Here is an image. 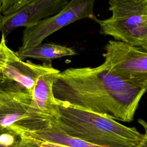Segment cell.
<instances>
[{"instance_id": "cell-10", "label": "cell", "mask_w": 147, "mask_h": 147, "mask_svg": "<svg viewBox=\"0 0 147 147\" xmlns=\"http://www.w3.org/2000/svg\"><path fill=\"white\" fill-rule=\"evenodd\" d=\"M16 52L21 60L31 58L49 61L64 56H73L76 53L72 48L53 43H41L26 48L21 47Z\"/></svg>"}, {"instance_id": "cell-6", "label": "cell", "mask_w": 147, "mask_h": 147, "mask_svg": "<svg viewBox=\"0 0 147 147\" xmlns=\"http://www.w3.org/2000/svg\"><path fill=\"white\" fill-rule=\"evenodd\" d=\"M95 0H71L57 14L25 27L22 37V48H31L41 43L47 37L76 21L89 18L95 22L97 18L93 7Z\"/></svg>"}, {"instance_id": "cell-18", "label": "cell", "mask_w": 147, "mask_h": 147, "mask_svg": "<svg viewBox=\"0 0 147 147\" xmlns=\"http://www.w3.org/2000/svg\"><path fill=\"white\" fill-rule=\"evenodd\" d=\"M5 25V17L3 14L2 4L1 0H0V32H2Z\"/></svg>"}, {"instance_id": "cell-7", "label": "cell", "mask_w": 147, "mask_h": 147, "mask_svg": "<svg viewBox=\"0 0 147 147\" xmlns=\"http://www.w3.org/2000/svg\"><path fill=\"white\" fill-rule=\"evenodd\" d=\"M68 0H33L15 11L5 16L2 34L5 37L16 28L27 27L61 11Z\"/></svg>"}, {"instance_id": "cell-5", "label": "cell", "mask_w": 147, "mask_h": 147, "mask_svg": "<svg viewBox=\"0 0 147 147\" xmlns=\"http://www.w3.org/2000/svg\"><path fill=\"white\" fill-rule=\"evenodd\" d=\"M102 63L106 69L122 79L145 88L147 85V51L115 40L104 48Z\"/></svg>"}, {"instance_id": "cell-21", "label": "cell", "mask_w": 147, "mask_h": 147, "mask_svg": "<svg viewBox=\"0 0 147 147\" xmlns=\"http://www.w3.org/2000/svg\"><path fill=\"white\" fill-rule=\"evenodd\" d=\"M141 48H144V49H145L146 51H147V44H146V45H144V46H143V47H142Z\"/></svg>"}, {"instance_id": "cell-12", "label": "cell", "mask_w": 147, "mask_h": 147, "mask_svg": "<svg viewBox=\"0 0 147 147\" xmlns=\"http://www.w3.org/2000/svg\"><path fill=\"white\" fill-rule=\"evenodd\" d=\"M25 133L16 127L0 130V147H20Z\"/></svg>"}, {"instance_id": "cell-13", "label": "cell", "mask_w": 147, "mask_h": 147, "mask_svg": "<svg viewBox=\"0 0 147 147\" xmlns=\"http://www.w3.org/2000/svg\"><path fill=\"white\" fill-rule=\"evenodd\" d=\"M20 58L16 52L7 47L5 41V37L2 34L0 41V75L4 72L10 63Z\"/></svg>"}, {"instance_id": "cell-15", "label": "cell", "mask_w": 147, "mask_h": 147, "mask_svg": "<svg viewBox=\"0 0 147 147\" xmlns=\"http://www.w3.org/2000/svg\"><path fill=\"white\" fill-rule=\"evenodd\" d=\"M22 0H1L3 16L11 13Z\"/></svg>"}, {"instance_id": "cell-2", "label": "cell", "mask_w": 147, "mask_h": 147, "mask_svg": "<svg viewBox=\"0 0 147 147\" xmlns=\"http://www.w3.org/2000/svg\"><path fill=\"white\" fill-rule=\"evenodd\" d=\"M56 126L64 133L103 147H136L143 134L106 116L71 106H59Z\"/></svg>"}, {"instance_id": "cell-14", "label": "cell", "mask_w": 147, "mask_h": 147, "mask_svg": "<svg viewBox=\"0 0 147 147\" xmlns=\"http://www.w3.org/2000/svg\"><path fill=\"white\" fill-rule=\"evenodd\" d=\"M20 147H41L40 140L34 138L29 134L25 133Z\"/></svg>"}, {"instance_id": "cell-16", "label": "cell", "mask_w": 147, "mask_h": 147, "mask_svg": "<svg viewBox=\"0 0 147 147\" xmlns=\"http://www.w3.org/2000/svg\"><path fill=\"white\" fill-rule=\"evenodd\" d=\"M40 141V145L41 147H71L67 145H65L63 144H59V143H55L51 142L48 141Z\"/></svg>"}, {"instance_id": "cell-19", "label": "cell", "mask_w": 147, "mask_h": 147, "mask_svg": "<svg viewBox=\"0 0 147 147\" xmlns=\"http://www.w3.org/2000/svg\"><path fill=\"white\" fill-rule=\"evenodd\" d=\"M32 1H33V0H22V1H21V2L19 3V5L14 9V10H13L11 13L15 11L16 10H18V9H20V8L21 7H22V6H24V5H25V4H26V3H28L30 2H31ZM7 15H8V14H7Z\"/></svg>"}, {"instance_id": "cell-20", "label": "cell", "mask_w": 147, "mask_h": 147, "mask_svg": "<svg viewBox=\"0 0 147 147\" xmlns=\"http://www.w3.org/2000/svg\"><path fill=\"white\" fill-rule=\"evenodd\" d=\"M136 147H147V144L142 140V141Z\"/></svg>"}, {"instance_id": "cell-23", "label": "cell", "mask_w": 147, "mask_h": 147, "mask_svg": "<svg viewBox=\"0 0 147 147\" xmlns=\"http://www.w3.org/2000/svg\"><path fill=\"white\" fill-rule=\"evenodd\" d=\"M145 89H146V92H147V85L145 86Z\"/></svg>"}, {"instance_id": "cell-9", "label": "cell", "mask_w": 147, "mask_h": 147, "mask_svg": "<svg viewBox=\"0 0 147 147\" xmlns=\"http://www.w3.org/2000/svg\"><path fill=\"white\" fill-rule=\"evenodd\" d=\"M56 73L44 75L38 79L32 92L30 105L34 111L53 125H56L59 117V106L62 104L55 98L53 91L55 75Z\"/></svg>"}, {"instance_id": "cell-1", "label": "cell", "mask_w": 147, "mask_h": 147, "mask_svg": "<svg viewBox=\"0 0 147 147\" xmlns=\"http://www.w3.org/2000/svg\"><path fill=\"white\" fill-rule=\"evenodd\" d=\"M53 91L62 104L130 122L146 90L122 79L102 64L59 71L55 75Z\"/></svg>"}, {"instance_id": "cell-22", "label": "cell", "mask_w": 147, "mask_h": 147, "mask_svg": "<svg viewBox=\"0 0 147 147\" xmlns=\"http://www.w3.org/2000/svg\"><path fill=\"white\" fill-rule=\"evenodd\" d=\"M145 5H146V9H147V0H145Z\"/></svg>"}, {"instance_id": "cell-17", "label": "cell", "mask_w": 147, "mask_h": 147, "mask_svg": "<svg viewBox=\"0 0 147 147\" xmlns=\"http://www.w3.org/2000/svg\"><path fill=\"white\" fill-rule=\"evenodd\" d=\"M138 123L144 128V134H143L142 140L147 144V122L142 119H138Z\"/></svg>"}, {"instance_id": "cell-8", "label": "cell", "mask_w": 147, "mask_h": 147, "mask_svg": "<svg viewBox=\"0 0 147 147\" xmlns=\"http://www.w3.org/2000/svg\"><path fill=\"white\" fill-rule=\"evenodd\" d=\"M60 71L53 68L51 61L37 64L30 61L20 59L10 63L0 75V80L16 83L30 92L36 85L38 79L44 75L56 73Z\"/></svg>"}, {"instance_id": "cell-11", "label": "cell", "mask_w": 147, "mask_h": 147, "mask_svg": "<svg viewBox=\"0 0 147 147\" xmlns=\"http://www.w3.org/2000/svg\"><path fill=\"white\" fill-rule=\"evenodd\" d=\"M27 133L41 141L59 143L71 147H103L71 137L62 132L56 125L43 130Z\"/></svg>"}, {"instance_id": "cell-3", "label": "cell", "mask_w": 147, "mask_h": 147, "mask_svg": "<svg viewBox=\"0 0 147 147\" xmlns=\"http://www.w3.org/2000/svg\"><path fill=\"white\" fill-rule=\"evenodd\" d=\"M112 15L96 19L99 33L115 40L140 47L147 44V9L145 0H109Z\"/></svg>"}, {"instance_id": "cell-4", "label": "cell", "mask_w": 147, "mask_h": 147, "mask_svg": "<svg viewBox=\"0 0 147 147\" xmlns=\"http://www.w3.org/2000/svg\"><path fill=\"white\" fill-rule=\"evenodd\" d=\"M32 92L15 82L0 80V130L16 127L26 133L55 125L30 107Z\"/></svg>"}]
</instances>
